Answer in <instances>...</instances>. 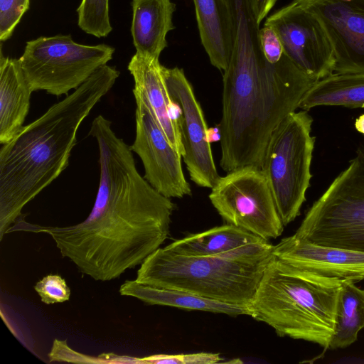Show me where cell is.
Masks as SVG:
<instances>
[{
    "label": "cell",
    "instance_id": "obj_4",
    "mask_svg": "<svg viewBox=\"0 0 364 364\" xmlns=\"http://www.w3.org/2000/svg\"><path fill=\"white\" fill-rule=\"evenodd\" d=\"M268 241L215 256L191 257L158 248L140 264L136 281L247 306L272 258Z\"/></svg>",
    "mask_w": 364,
    "mask_h": 364
},
{
    "label": "cell",
    "instance_id": "obj_6",
    "mask_svg": "<svg viewBox=\"0 0 364 364\" xmlns=\"http://www.w3.org/2000/svg\"><path fill=\"white\" fill-rule=\"evenodd\" d=\"M294 235L364 252V146L306 213Z\"/></svg>",
    "mask_w": 364,
    "mask_h": 364
},
{
    "label": "cell",
    "instance_id": "obj_9",
    "mask_svg": "<svg viewBox=\"0 0 364 364\" xmlns=\"http://www.w3.org/2000/svg\"><path fill=\"white\" fill-rule=\"evenodd\" d=\"M209 199L227 223L267 241L279 237L284 230L269 182L260 168L247 166L220 176Z\"/></svg>",
    "mask_w": 364,
    "mask_h": 364
},
{
    "label": "cell",
    "instance_id": "obj_30",
    "mask_svg": "<svg viewBox=\"0 0 364 364\" xmlns=\"http://www.w3.org/2000/svg\"><path fill=\"white\" fill-rule=\"evenodd\" d=\"M346 1H350V0H346Z\"/></svg>",
    "mask_w": 364,
    "mask_h": 364
},
{
    "label": "cell",
    "instance_id": "obj_29",
    "mask_svg": "<svg viewBox=\"0 0 364 364\" xmlns=\"http://www.w3.org/2000/svg\"><path fill=\"white\" fill-rule=\"evenodd\" d=\"M355 127L358 132L364 134V114L356 119Z\"/></svg>",
    "mask_w": 364,
    "mask_h": 364
},
{
    "label": "cell",
    "instance_id": "obj_28",
    "mask_svg": "<svg viewBox=\"0 0 364 364\" xmlns=\"http://www.w3.org/2000/svg\"><path fill=\"white\" fill-rule=\"evenodd\" d=\"M278 0H250L257 22L260 24Z\"/></svg>",
    "mask_w": 364,
    "mask_h": 364
},
{
    "label": "cell",
    "instance_id": "obj_25",
    "mask_svg": "<svg viewBox=\"0 0 364 364\" xmlns=\"http://www.w3.org/2000/svg\"><path fill=\"white\" fill-rule=\"evenodd\" d=\"M41 301L46 304L63 303L70 299V290L65 279L58 274H48L34 286Z\"/></svg>",
    "mask_w": 364,
    "mask_h": 364
},
{
    "label": "cell",
    "instance_id": "obj_12",
    "mask_svg": "<svg viewBox=\"0 0 364 364\" xmlns=\"http://www.w3.org/2000/svg\"><path fill=\"white\" fill-rule=\"evenodd\" d=\"M161 70L169 95L180 109L178 119L185 151L183 158L190 178L198 186L212 188L220 176L202 107L183 69L162 65Z\"/></svg>",
    "mask_w": 364,
    "mask_h": 364
},
{
    "label": "cell",
    "instance_id": "obj_7",
    "mask_svg": "<svg viewBox=\"0 0 364 364\" xmlns=\"http://www.w3.org/2000/svg\"><path fill=\"white\" fill-rule=\"evenodd\" d=\"M312 122L306 110L291 112L273 131L265 149L262 170L284 226L300 215L312 177Z\"/></svg>",
    "mask_w": 364,
    "mask_h": 364
},
{
    "label": "cell",
    "instance_id": "obj_20",
    "mask_svg": "<svg viewBox=\"0 0 364 364\" xmlns=\"http://www.w3.org/2000/svg\"><path fill=\"white\" fill-rule=\"evenodd\" d=\"M267 241L247 230L227 223L176 240L165 247L178 255L215 256L241 247Z\"/></svg>",
    "mask_w": 364,
    "mask_h": 364
},
{
    "label": "cell",
    "instance_id": "obj_8",
    "mask_svg": "<svg viewBox=\"0 0 364 364\" xmlns=\"http://www.w3.org/2000/svg\"><path fill=\"white\" fill-rule=\"evenodd\" d=\"M114 53L109 45L80 44L70 34H59L27 41L19 60L33 92L60 96L80 87Z\"/></svg>",
    "mask_w": 364,
    "mask_h": 364
},
{
    "label": "cell",
    "instance_id": "obj_24",
    "mask_svg": "<svg viewBox=\"0 0 364 364\" xmlns=\"http://www.w3.org/2000/svg\"><path fill=\"white\" fill-rule=\"evenodd\" d=\"M29 5L30 0H0L1 41H5L12 36Z\"/></svg>",
    "mask_w": 364,
    "mask_h": 364
},
{
    "label": "cell",
    "instance_id": "obj_15",
    "mask_svg": "<svg viewBox=\"0 0 364 364\" xmlns=\"http://www.w3.org/2000/svg\"><path fill=\"white\" fill-rule=\"evenodd\" d=\"M159 59L136 53L128 65L134 81V88L145 97L159 127L173 149L185 154L176 105L173 102L164 80Z\"/></svg>",
    "mask_w": 364,
    "mask_h": 364
},
{
    "label": "cell",
    "instance_id": "obj_10",
    "mask_svg": "<svg viewBox=\"0 0 364 364\" xmlns=\"http://www.w3.org/2000/svg\"><path fill=\"white\" fill-rule=\"evenodd\" d=\"M264 25L275 31L285 53L306 75L319 80L333 73L331 41L313 12L293 0L267 18Z\"/></svg>",
    "mask_w": 364,
    "mask_h": 364
},
{
    "label": "cell",
    "instance_id": "obj_16",
    "mask_svg": "<svg viewBox=\"0 0 364 364\" xmlns=\"http://www.w3.org/2000/svg\"><path fill=\"white\" fill-rule=\"evenodd\" d=\"M32 90L19 59L0 58V143L9 141L23 127Z\"/></svg>",
    "mask_w": 364,
    "mask_h": 364
},
{
    "label": "cell",
    "instance_id": "obj_5",
    "mask_svg": "<svg viewBox=\"0 0 364 364\" xmlns=\"http://www.w3.org/2000/svg\"><path fill=\"white\" fill-rule=\"evenodd\" d=\"M344 281L278 264L272 258L248 306L250 316L279 336L328 349Z\"/></svg>",
    "mask_w": 364,
    "mask_h": 364
},
{
    "label": "cell",
    "instance_id": "obj_22",
    "mask_svg": "<svg viewBox=\"0 0 364 364\" xmlns=\"http://www.w3.org/2000/svg\"><path fill=\"white\" fill-rule=\"evenodd\" d=\"M355 282H343L337 301L333 333L328 349L346 348L358 338L364 328V289Z\"/></svg>",
    "mask_w": 364,
    "mask_h": 364
},
{
    "label": "cell",
    "instance_id": "obj_18",
    "mask_svg": "<svg viewBox=\"0 0 364 364\" xmlns=\"http://www.w3.org/2000/svg\"><path fill=\"white\" fill-rule=\"evenodd\" d=\"M201 43L210 63L225 71L232 50V20L226 0H193Z\"/></svg>",
    "mask_w": 364,
    "mask_h": 364
},
{
    "label": "cell",
    "instance_id": "obj_27",
    "mask_svg": "<svg viewBox=\"0 0 364 364\" xmlns=\"http://www.w3.org/2000/svg\"><path fill=\"white\" fill-rule=\"evenodd\" d=\"M50 362H70L76 363H102L107 360L79 353L70 348L66 341L55 339L48 354Z\"/></svg>",
    "mask_w": 364,
    "mask_h": 364
},
{
    "label": "cell",
    "instance_id": "obj_26",
    "mask_svg": "<svg viewBox=\"0 0 364 364\" xmlns=\"http://www.w3.org/2000/svg\"><path fill=\"white\" fill-rule=\"evenodd\" d=\"M223 358L220 353H195L188 354H157L137 358L139 363H166V364H213L220 363Z\"/></svg>",
    "mask_w": 364,
    "mask_h": 364
},
{
    "label": "cell",
    "instance_id": "obj_19",
    "mask_svg": "<svg viewBox=\"0 0 364 364\" xmlns=\"http://www.w3.org/2000/svg\"><path fill=\"white\" fill-rule=\"evenodd\" d=\"M119 294L136 298L151 305L168 306L232 316H250L247 306L220 302L183 290L144 284L136 280L125 281L119 288Z\"/></svg>",
    "mask_w": 364,
    "mask_h": 364
},
{
    "label": "cell",
    "instance_id": "obj_11",
    "mask_svg": "<svg viewBox=\"0 0 364 364\" xmlns=\"http://www.w3.org/2000/svg\"><path fill=\"white\" fill-rule=\"evenodd\" d=\"M133 94L136 105V136L129 146L142 161L144 178L168 198L191 196V186L182 169V156L168 141L144 95L134 87Z\"/></svg>",
    "mask_w": 364,
    "mask_h": 364
},
{
    "label": "cell",
    "instance_id": "obj_21",
    "mask_svg": "<svg viewBox=\"0 0 364 364\" xmlns=\"http://www.w3.org/2000/svg\"><path fill=\"white\" fill-rule=\"evenodd\" d=\"M364 108V73H335L315 82L304 94L299 108L316 106Z\"/></svg>",
    "mask_w": 364,
    "mask_h": 364
},
{
    "label": "cell",
    "instance_id": "obj_14",
    "mask_svg": "<svg viewBox=\"0 0 364 364\" xmlns=\"http://www.w3.org/2000/svg\"><path fill=\"white\" fill-rule=\"evenodd\" d=\"M278 264L355 282L364 279V252L321 245L294 235L273 246Z\"/></svg>",
    "mask_w": 364,
    "mask_h": 364
},
{
    "label": "cell",
    "instance_id": "obj_17",
    "mask_svg": "<svg viewBox=\"0 0 364 364\" xmlns=\"http://www.w3.org/2000/svg\"><path fill=\"white\" fill-rule=\"evenodd\" d=\"M131 33L137 53L159 59L167 47L166 35L174 29L176 5L171 0H132Z\"/></svg>",
    "mask_w": 364,
    "mask_h": 364
},
{
    "label": "cell",
    "instance_id": "obj_2",
    "mask_svg": "<svg viewBox=\"0 0 364 364\" xmlns=\"http://www.w3.org/2000/svg\"><path fill=\"white\" fill-rule=\"evenodd\" d=\"M317 81L286 53L271 63L259 46L234 47L223 77L222 169L227 173L247 166L262 169L273 131L299 108L304 94Z\"/></svg>",
    "mask_w": 364,
    "mask_h": 364
},
{
    "label": "cell",
    "instance_id": "obj_23",
    "mask_svg": "<svg viewBox=\"0 0 364 364\" xmlns=\"http://www.w3.org/2000/svg\"><path fill=\"white\" fill-rule=\"evenodd\" d=\"M109 11V0H82L77 9L78 26L97 38L108 36L112 30Z\"/></svg>",
    "mask_w": 364,
    "mask_h": 364
},
{
    "label": "cell",
    "instance_id": "obj_3",
    "mask_svg": "<svg viewBox=\"0 0 364 364\" xmlns=\"http://www.w3.org/2000/svg\"><path fill=\"white\" fill-rule=\"evenodd\" d=\"M119 72L107 64L0 149V240L24 206L65 169L77 130L113 87Z\"/></svg>",
    "mask_w": 364,
    "mask_h": 364
},
{
    "label": "cell",
    "instance_id": "obj_13",
    "mask_svg": "<svg viewBox=\"0 0 364 364\" xmlns=\"http://www.w3.org/2000/svg\"><path fill=\"white\" fill-rule=\"evenodd\" d=\"M321 21L336 73H364V0H294Z\"/></svg>",
    "mask_w": 364,
    "mask_h": 364
},
{
    "label": "cell",
    "instance_id": "obj_1",
    "mask_svg": "<svg viewBox=\"0 0 364 364\" xmlns=\"http://www.w3.org/2000/svg\"><path fill=\"white\" fill-rule=\"evenodd\" d=\"M95 139L100 183L90 215L74 225L29 228L49 235L81 273L106 282L159 248L169 235L176 205L140 175L130 146L112 128L99 130Z\"/></svg>",
    "mask_w": 364,
    "mask_h": 364
}]
</instances>
